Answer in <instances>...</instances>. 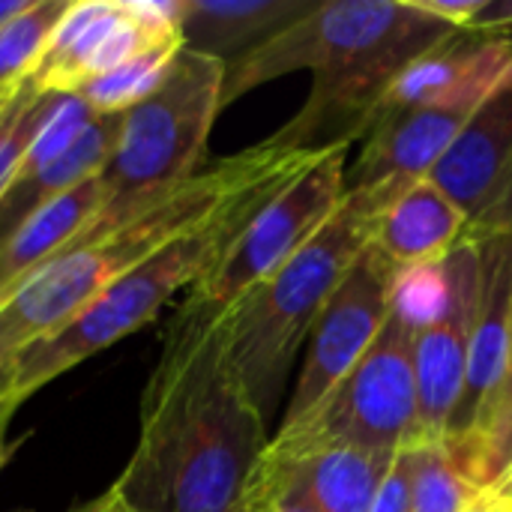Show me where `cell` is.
I'll return each mask as SVG.
<instances>
[{
	"instance_id": "cell-1",
	"label": "cell",
	"mask_w": 512,
	"mask_h": 512,
	"mask_svg": "<svg viewBox=\"0 0 512 512\" xmlns=\"http://www.w3.org/2000/svg\"><path fill=\"white\" fill-rule=\"evenodd\" d=\"M270 444L228 339V309L192 291L141 396L138 444L111 483L120 512H234Z\"/></svg>"
},
{
	"instance_id": "cell-2",
	"label": "cell",
	"mask_w": 512,
	"mask_h": 512,
	"mask_svg": "<svg viewBox=\"0 0 512 512\" xmlns=\"http://www.w3.org/2000/svg\"><path fill=\"white\" fill-rule=\"evenodd\" d=\"M456 33L417 0H318L291 27L225 63L222 108L282 75L309 69L306 105L270 135L303 153L351 147L378 120L399 75Z\"/></svg>"
},
{
	"instance_id": "cell-3",
	"label": "cell",
	"mask_w": 512,
	"mask_h": 512,
	"mask_svg": "<svg viewBox=\"0 0 512 512\" xmlns=\"http://www.w3.org/2000/svg\"><path fill=\"white\" fill-rule=\"evenodd\" d=\"M261 150L264 153L258 168L210 216L189 225L162 249H156L147 261L120 276L60 330L30 342L15 354L18 402L51 384L72 366L84 363L87 357L150 324L180 288H195L198 282H204L219 267L234 240L246 231V225L258 216V210L321 156L279 147L270 138L261 141Z\"/></svg>"
},
{
	"instance_id": "cell-4",
	"label": "cell",
	"mask_w": 512,
	"mask_h": 512,
	"mask_svg": "<svg viewBox=\"0 0 512 512\" xmlns=\"http://www.w3.org/2000/svg\"><path fill=\"white\" fill-rule=\"evenodd\" d=\"M408 186L390 180L348 192L312 240L228 306L231 357L264 420H270L297 351L309 339L327 300L375 240L381 216Z\"/></svg>"
},
{
	"instance_id": "cell-5",
	"label": "cell",
	"mask_w": 512,
	"mask_h": 512,
	"mask_svg": "<svg viewBox=\"0 0 512 512\" xmlns=\"http://www.w3.org/2000/svg\"><path fill=\"white\" fill-rule=\"evenodd\" d=\"M261 144L219 159L198 171L183 186L156 198L138 216L69 243L51 264L36 270L0 306V354H18L30 342L60 330L105 288H111L132 267L147 261L156 249L174 240L189 225L210 216L261 162Z\"/></svg>"
},
{
	"instance_id": "cell-6",
	"label": "cell",
	"mask_w": 512,
	"mask_h": 512,
	"mask_svg": "<svg viewBox=\"0 0 512 512\" xmlns=\"http://www.w3.org/2000/svg\"><path fill=\"white\" fill-rule=\"evenodd\" d=\"M222 81L225 63L189 48L177 51L162 84L123 111L114 150L99 171L105 204L75 240L138 216L198 174L210 129L222 111Z\"/></svg>"
},
{
	"instance_id": "cell-7",
	"label": "cell",
	"mask_w": 512,
	"mask_h": 512,
	"mask_svg": "<svg viewBox=\"0 0 512 512\" xmlns=\"http://www.w3.org/2000/svg\"><path fill=\"white\" fill-rule=\"evenodd\" d=\"M417 333L390 312L360 363L297 423L276 438L300 444H339L366 453H399L417 438Z\"/></svg>"
},
{
	"instance_id": "cell-8",
	"label": "cell",
	"mask_w": 512,
	"mask_h": 512,
	"mask_svg": "<svg viewBox=\"0 0 512 512\" xmlns=\"http://www.w3.org/2000/svg\"><path fill=\"white\" fill-rule=\"evenodd\" d=\"M348 147L321 153L297 180L270 198L246 231L225 252L219 267L192 291L228 309L249 288L279 270L306 240H312L345 198Z\"/></svg>"
},
{
	"instance_id": "cell-9",
	"label": "cell",
	"mask_w": 512,
	"mask_h": 512,
	"mask_svg": "<svg viewBox=\"0 0 512 512\" xmlns=\"http://www.w3.org/2000/svg\"><path fill=\"white\" fill-rule=\"evenodd\" d=\"M183 42L174 0H72L51 33L30 84L42 93L75 96L87 81L159 42Z\"/></svg>"
},
{
	"instance_id": "cell-10",
	"label": "cell",
	"mask_w": 512,
	"mask_h": 512,
	"mask_svg": "<svg viewBox=\"0 0 512 512\" xmlns=\"http://www.w3.org/2000/svg\"><path fill=\"white\" fill-rule=\"evenodd\" d=\"M396 279L399 270L369 243L309 333V354L288 399L282 426L306 417L360 363L390 315V294Z\"/></svg>"
},
{
	"instance_id": "cell-11",
	"label": "cell",
	"mask_w": 512,
	"mask_h": 512,
	"mask_svg": "<svg viewBox=\"0 0 512 512\" xmlns=\"http://www.w3.org/2000/svg\"><path fill=\"white\" fill-rule=\"evenodd\" d=\"M465 216L468 243L512 234V72L426 174Z\"/></svg>"
},
{
	"instance_id": "cell-12",
	"label": "cell",
	"mask_w": 512,
	"mask_h": 512,
	"mask_svg": "<svg viewBox=\"0 0 512 512\" xmlns=\"http://www.w3.org/2000/svg\"><path fill=\"white\" fill-rule=\"evenodd\" d=\"M396 453L270 438L243 495L300 512H369Z\"/></svg>"
},
{
	"instance_id": "cell-13",
	"label": "cell",
	"mask_w": 512,
	"mask_h": 512,
	"mask_svg": "<svg viewBox=\"0 0 512 512\" xmlns=\"http://www.w3.org/2000/svg\"><path fill=\"white\" fill-rule=\"evenodd\" d=\"M450 303L438 321L423 327L414 339V384H417V438L414 444L444 441L447 423L459 405L468 348L477 318L480 291V249L462 243L447 255Z\"/></svg>"
},
{
	"instance_id": "cell-14",
	"label": "cell",
	"mask_w": 512,
	"mask_h": 512,
	"mask_svg": "<svg viewBox=\"0 0 512 512\" xmlns=\"http://www.w3.org/2000/svg\"><path fill=\"white\" fill-rule=\"evenodd\" d=\"M480 249V291L477 318L468 348V372L459 405L447 423L444 441L465 435L480 411L504 390L510 375L512 330V234L489 237Z\"/></svg>"
},
{
	"instance_id": "cell-15",
	"label": "cell",
	"mask_w": 512,
	"mask_h": 512,
	"mask_svg": "<svg viewBox=\"0 0 512 512\" xmlns=\"http://www.w3.org/2000/svg\"><path fill=\"white\" fill-rule=\"evenodd\" d=\"M477 105L480 102H444L381 114L363 138L366 144L357 162L345 168V195L390 180H423L471 120Z\"/></svg>"
},
{
	"instance_id": "cell-16",
	"label": "cell",
	"mask_w": 512,
	"mask_h": 512,
	"mask_svg": "<svg viewBox=\"0 0 512 512\" xmlns=\"http://www.w3.org/2000/svg\"><path fill=\"white\" fill-rule=\"evenodd\" d=\"M510 72L512 33L483 36L456 30L399 75L387 90L378 117L444 102H483Z\"/></svg>"
},
{
	"instance_id": "cell-17",
	"label": "cell",
	"mask_w": 512,
	"mask_h": 512,
	"mask_svg": "<svg viewBox=\"0 0 512 512\" xmlns=\"http://www.w3.org/2000/svg\"><path fill=\"white\" fill-rule=\"evenodd\" d=\"M318 0H174L183 48L231 63L300 21Z\"/></svg>"
},
{
	"instance_id": "cell-18",
	"label": "cell",
	"mask_w": 512,
	"mask_h": 512,
	"mask_svg": "<svg viewBox=\"0 0 512 512\" xmlns=\"http://www.w3.org/2000/svg\"><path fill=\"white\" fill-rule=\"evenodd\" d=\"M468 237L462 210L429 180L411 183L381 216L372 246L399 270L444 261Z\"/></svg>"
},
{
	"instance_id": "cell-19",
	"label": "cell",
	"mask_w": 512,
	"mask_h": 512,
	"mask_svg": "<svg viewBox=\"0 0 512 512\" xmlns=\"http://www.w3.org/2000/svg\"><path fill=\"white\" fill-rule=\"evenodd\" d=\"M102 204V180L93 174L33 213L6 243H0V300L12 297L36 270L51 264L75 237H81Z\"/></svg>"
},
{
	"instance_id": "cell-20",
	"label": "cell",
	"mask_w": 512,
	"mask_h": 512,
	"mask_svg": "<svg viewBox=\"0 0 512 512\" xmlns=\"http://www.w3.org/2000/svg\"><path fill=\"white\" fill-rule=\"evenodd\" d=\"M180 48H183V42H177V39L150 45V48L138 51L135 57L123 60L120 66H114L111 72L87 81L75 96L93 114H123L132 105H138L141 99H147L162 84V78L168 75L171 60L177 57Z\"/></svg>"
},
{
	"instance_id": "cell-21",
	"label": "cell",
	"mask_w": 512,
	"mask_h": 512,
	"mask_svg": "<svg viewBox=\"0 0 512 512\" xmlns=\"http://www.w3.org/2000/svg\"><path fill=\"white\" fill-rule=\"evenodd\" d=\"M72 0H30L6 27H0V105L30 81L51 33Z\"/></svg>"
},
{
	"instance_id": "cell-22",
	"label": "cell",
	"mask_w": 512,
	"mask_h": 512,
	"mask_svg": "<svg viewBox=\"0 0 512 512\" xmlns=\"http://www.w3.org/2000/svg\"><path fill=\"white\" fill-rule=\"evenodd\" d=\"M474 501L444 441L411 444V512H471Z\"/></svg>"
},
{
	"instance_id": "cell-23",
	"label": "cell",
	"mask_w": 512,
	"mask_h": 512,
	"mask_svg": "<svg viewBox=\"0 0 512 512\" xmlns=\"http://www.w3.org/2000/svg\"><path fill=\"white\" fill-rule=\"evenodd\" d=\"M63 96L42 93L30 81H24L0 108V195L9 189L12 177L18 174L33 138L54 114Z\"/></svg>"
},
{
	"instance_id": "cell-24",
	"label": "cell",
	"mask_w": 512,
	"mask_h": 512,
	"mask_svg": "<svg viewBox=\"0 0 512 512\" xmlns=\"http://www.w3.org/2000/svg\"><path fill=\"white\" fill-rule=\"evenodd\" d=\"M447 303H450L447 258L399 273L393 294H390V312H396L414 333H420L423 327L438 321L444 315Z\"/></svg>"
},
{
	"instance_id": "cell-25",
	"label": "cell",
	"mask_w": 512,
	"mask_h": 512,
	"mask_svg": "<svg viewBox=\"0 0 512 512\" xmlns=\"http://www.w3.org/2000/svg\"><path fill=\"white\" fill-rule=\"evenodd\" d=\"M369 512H411V447H402Z\"/></svg>"
},
{
	"instance_id": "cell-26",
	"label": "cell",
	"mask_w": 512,
	"mask_h": 512,
	"mask_svg": "<svg viewBox=\"0 0 512 512\" xmlns=\"http://www.w3.org/2000/svg\"><path fill=\"white\" fill-rule=\"evenodd\" d=\"M420 9H426L429 15L453 24L456 30H468V24L477 18V12L483 9L486 0H417Z\"/></svg>"
},
{
	"instance_id": "cell-27",
	"label": "cell",
	"mask_w": 512,
	"mask_h": 512,
	"mask_svg": "<svg viewBox=\"0 0 512 512\" xmlns=\"http://www.w3.org/2000/svg\"><path fill=\"white\" fill-rule=\"evenodd\" d=\"M465 33H483V36L512 33V0H486Z\"/></svg>"
},
{
	"instance_id": "cell-28",
	"label": "cell",
	"mask_w": 512,
	"mask_h": 512,
	"mask_svg": "<svg viewBox=\"0 0 512 512\" xmlns=\"http://www.w3.org/2000/svg\"><path fill=\"white\" fill-rule=\"evenodd\" d=\"M471 512H512V462L486 492L477 495Z\"/></svg>"
},
{
	"instance_id": "cell-29",
	"label": "cell",
	"mask_w": 512,
	"mask_h": 512,
	"mask_svg": "<svg viewBox=\"0 0 512 512\" xmlns=\"http://www.w3.org/2000/svg\"><path fill=\"white\" fill-rule=\"evenodd\" d=\"M9 402H18L15 399V354H0V408Z\"/></svg>"
},
{
	"instance_id": "cell-30",
	"label": "cell",
	"mask_w": 512,
	"mask_h": 512,
	"mask_svg": "<svg viewBox=\"0 0 512 512\" xmlns=\"http://www.w3.org/2000/svg\"><path fill=\"white\" fill-rule=\"evenodd\" d=\"M234 512H300V510L285 507V504H276V501H264V498L243 495V498H240V504L234 507Z\"/></svg>"
},
{
	"instance_id": "cell-31",
	"label": "cell",
	"mask_w": 512,
	"mask_h": 512,
	"mask_svg": "<svg viewBox=\"0 0 512 512\" xmlns=\"http://www.w3.org/2000/svg\"><path fill=\"white\" fill-rule=\"evenodd\" d=\"M15 408H18V402H9V405H3V408H0V468H3V465H6V459H9V441H6V432H9V420H12Z\"/></svg>"
},
{
	"instance_id": "cell-32",
	"label": "cell",
	"mask_w": 512,
	"mask_h": 512,
	"mask_svg": "<svg viewBox=\"0 0 512 512\" xmlns=\"http://www.w3.org/2000/svg\"><path fill=\"white\" fill-rule=\"evenodd\" d=\"M72 512H120V510H117V504H114L111 492H102L99 498H93V501L81 504L78 510H72Z\"/></svg>"
},
{
	"instance_id": "cell-33",
	"label": "cell",
	"mask_w": 512,
	"mask_h": 512,
	"mask_svg": "<svg viewBox=\"0 0 512 512\" xmlns=\"http://www.w3.org/2000/svg\"><path fill=\"white\" fill-rule=\"evenodd\" d=\"M27 3H30V0H0V27H6L18 12H24Z\"/></svg>"
},
{
	"instance_id": "cell-34",
	"label": "cell",
	"mask_w": 512,
	"mask_h": 512,
	"mask_svg": "<svg viewBox=\"0 0 512 512\" xmlns=\"http://www.w3.org/2000/svg\"><path fill=\"white\" fill-rule=\"evenodd\" d=\"M495 399H504V402H510L512 405V330H510V375H507V384H504V390H501ZM495 399H492V402H495ZM480 414H483V411H480Z\"/></svg>"
},
{
	"instance_id": "cell-35",
	"label": "cell",
	"mask_w": 512,
	"mask_h": 512,
	"mask_svg": "<svg viewBox=\"0 0 512 512\" xmlns=\"http://www.w3.org/2000/svg\"><path fill=\"white\" fill-rule=\"evenodd\" d=\"M0 306H3V300H0Z\"/></svg>"
},
{
	"instance_id": "cell-36",
	"label": "cell",
	"mask_w": 512,
	"mask_h": 512,
	"mask_svg": "<svg viewBox=\"0 0 512 512\" xmlns=\"http://www.w3.org/2000/svg\"><path fill=\"white\" fill-rule=\"evenodd\" d=\"M0 108H3V105H0Z\"/></svg>"
}]
</instances>
